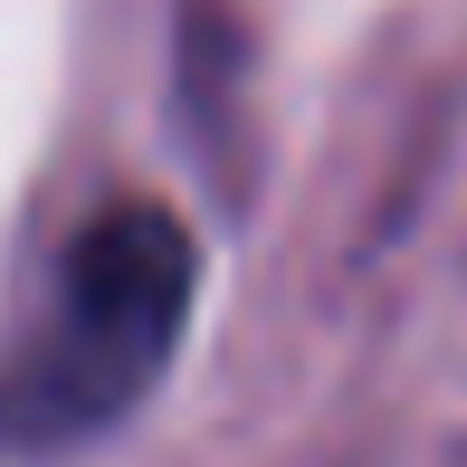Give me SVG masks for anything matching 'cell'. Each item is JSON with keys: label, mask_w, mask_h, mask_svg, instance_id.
Instances as JSON below:
<instances>
[{"label": "cell", "mask_w": 467, "mask_h": 467, "mask_svg": "<svg viewBox=\"0 0 467 467\" xmlns=\"http://www.w3.org/2000/svg\"><path fill=\"white\" fill-rule=\"evenodd\" d=\"M191 286H201V248L172 210L153 201L96 210L57 267L38 334L0 363V439L67 449V439H96L105 420H124L172 363Z\"/></svg>", "instance_id": "1"}]
</instances>
